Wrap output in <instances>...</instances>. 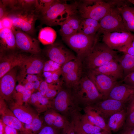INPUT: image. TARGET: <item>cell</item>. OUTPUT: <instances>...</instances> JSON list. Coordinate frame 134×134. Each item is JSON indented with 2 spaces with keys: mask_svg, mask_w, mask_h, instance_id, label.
I'll use <instances>...</instances> for the list:
<instances>
[{
  "mask_svg": "<svg viewBox=\"0 0 134 134\" xmlns=\"http://www.w3.org/2000/svg\"><path fill=\"white\" fill-rule=\"evenodd\" d=\"M93 70L107 76L115 81L124 77L123 69L116 59Z\"/></svg>",
  "mask_w": 134,
  "mask_h": 134,
  "instance_id": "obj_21",
  "label": "cell"
},
{
  "mask_svg": "<svg viewBox=\"0 0 134 134\" xmlns=\"http://www.w3.org/2000/svg\"><path fill=\"white\" fill-rule=\"evenodd\" d=\"M62 81L51 84L44 96L50 100H52L62 89Z\"/></svg>",
  "mask_w": 134,
  "mask_h": 134,
  "instance_id": "obj_36",
  "label": "cell"
},
{
  "mask_svg": "<svg viewBox=\"0 0 134 134\" xmlns=\"http://www.w3.org/2000/svg\"><path fill=\"white\" fill-rule=\"evenodd\" d=\"M28 103L38 113L45 112L52 109V100L42 95L38 91L32 94Z\"/></svg>",
  "mask_w": 134,
  "mask_h": 134,
  "instance_id": "obj_25",
  "label": "cell"
},
{
  "mask_svg": "<svg viewBox=\"0 0 134 134\" xmlns=\"http://www.w3.org/2000/svg\"><path fill=\"white\" fill-rule=\"evenodd\" d=\"M100 27L99 21L91 18H81L77 33L88 35H95Z\"/></svg>",
  "mask_w": 134,
  "mask_h": 134,
  "instance_id": "obj_27",
  "label": "cell"
},
{
  "mask_svg": "<svg viewBox=\"0 0 134 134\" xmlns=\"http://www.w3.org/2000/svg\"><path fill=\"white\" fill-rule=\"evenodd\" d=\"M62 134H75L74 126L73 120L63 129Z\"/></svg>",
  "mask_w": 134,
  "mask_h": 134,
  "instance_id": "obj_42",
  "label": "cell"
},
{
  "mask_svg": "<svg viewBox=\"0 0 134 134\" xmlns=\"http://www.w3.org/2000/svg\"><path fill=\"white\" fill-rule=\"evenodd\" d=\"M127 116V111L125 109L112 115L107 124L108 128L111 131H118L124 125Z\"/></svg>",
  "mask_w": 134,
  "mask_h": 134,
  "instance_id": "obj_28",
  "label": "cell"
},
{
  "mask_svg": "<svg viewBox=\"0 0 134 134\" xmlns=\"http://www.w3.org/2000/svg\"><path fill=\"white\" fill-rule=\"evenodd\" d=\"M127 1L129 3L134 5V0H129Z\"/></svg>",
  "mask_w": 134,
  "mask_h": 134,
  "instance_id": "obj_55",
  "label": "cell"
},
{
  "mask_svg": "<svg viewBox=\"0 0 134 134\" xmlns=\"http://www.w3.org/2000/svg\"><path fill=\"white\" fill-rule=\"evenodd\" d=\"M3 28H7L12 30L14 27L11 21L9 18L5 17L0 20Z\"/></svg>",
  "mask_w": 134,
  "mask_h": 134,
  "instance_id": "obj_48",
  "label": "cell"
},
{
  "mask_svg": "<svg viewBox=\"0 0 134 134\" xmlns=\"http://www.w3.org/2000/svg\"><path fill=\"white\" fill-rule=\"evenodd\" d=\"M96 35H88L77 33L71 35L62 37V39L76 53L77 58L82 61L98 41Z\"/></svg>",
  "mask_w": 134,
  "mask_h": 134,
  "instance_id": "obj_6",
  "label": "cell"
},
{
  "mask_svg": "<svg viewBox=\"0 0 134 134\" xmlns=\"http://www.w3.org/2000/svg\"><path fill=\"white\" fill-rule=\"evenodd\" d=\"M81 17L77 13L70 15L60 26L59 33L62 37L73 35L77 32Z\"/></svg>",
  "mask_w": 134,
  "mask_h": 134,
  "instance_id": "obj_24",
  "label": "cell"
},
{
  "mask_svg": "<svg viewBox=\"0 0 134 134\" xmlns=\"http://www.w3.org/2000/svg\"><path fill=\"white\" fill-rule=\"evenodd\" d=\"M74 114L81 129L86 134H94L103 130L90 121L85 114H81L78 111Z\"/></svg>",
  "mask_w": 134,
  "mask_h": 134,
  "instance_id": "obj_29",
  "label": "cell"
},
{
  "mask_svg": "<svg viewBox=\"0 0 134 134\" xmlns=\"http://www.w3.org/2000/svg\"><path fill=\"white\" fill-rule=\"evenodd\" d=\"M56 31L50 27L41 28L38 35V40L43 44L49 45L54 42L57 37Z\"/></svg>",
  "mask_w": 134,
  "mask_h": 134,
  "instance_id": "obj_32",
  "label": "cell"
},
{
  "mask_svg": "<svg viewBox=\"0 0 134 134\" xmlns=\"http://www.w3.org/2000/svg\"><path fill=\"white\" fill-rule=\"evenodd\" d=\"M127 115L125 126L134 127V110Z\"/></svg>",
  "mask_w": 134,
  "mask_h": 134,
  "instance_id": "obj_47",
  "label": "cell"
},
{
  "mask_svg": "<svg viewBox=\"0 0 134 134\" xmlns=\"http://www.w3.org/2000/svg\"><path fill=\"white\" fill-rule=\"evenodd\" d=\"M102 34L103 42L111 49L118 51L131 44L134 39V34L130 32L106 33Z\"/></svg>",
  "mask_w": 134,
  "mask_h": 134,
  "instance_id": "obj_11",
  "label": "cell"
},
{
  "mask_svg": "<svg viewBox=\"0 0 134 134\" xmlns=\"http://www.w3.org/2000/svg\"><path fill=\"white\" fill-rule=\"evenodd\" d=\"M83 67L68 73L63 77L67 87L72 89L78 82L82 76Z\"/></svg>",
  "mask_w": 134,
  "mask_h": 134,
  "instance_id": "obj_33",
  "label": "cell"
},
{
  "mask_svg": "<svg viewBox=\"0 0 134 134\" xmlns=\"http://www.w3.org/2000/svg\"><path fill=\"white\" fill-rule=\"evenodd\" d=\"M86 75L94 83L99 91L107 99L111 90L118 82L107 76L93 70H86Z\"/></svg>",
  "mask_w": 134,
  "mask_h": 134,
  "instance_id": "obj_12",
  "label": "cell"
},
{
  "mask_svg": "<svg viewBox=\"0 0 134 134\" xmlns=\"http://www.w3.org/2000/svg\"><path fill=\"white\" fill-rule=\"evenodd\" d=\"M72 120H73L74 122L75 134H87L81 129L78 120L75 115L72 116Z\"/></svg>",
  "mask_w": 134,
  "mask_h": 134,
  "instance_id": "obj_45",
  "label": "cell"
},
{
  "mask_svg": "<svg viewBox=\"0 0 134 134\" xmlns=\"http://www.w3.org/2000/svg\"><path fill=\"white\" fill-rule=\"evenodd\" d=\"M116 1L108 13L99 21L100 27L96 35V38L98 39L99 36L104 33L128 32L116 5Z\"/></svg>",
  "mask_w": 134,
  "mask_h": 134,
  "instance_id": "obj_8",
  "label": "cell"
},
{
  "mask_svg": "<svg viewBox=\"0 0 134 134\" xmlns=\"http://www.w3.org/2000/svg\"><path fill=\"white\" fill-rule=\"evenodd\" d=\"M116 4L127 30L134 33V7L122 0H116Z\"/></svg>",
  "mask_w": 134,
  "mask_h": 134,
  "instance_id": "obj_20",
  "label": "cell"
},
{
  "mask_svg": "<svg viewBox=\"0 0 134 134\" xmlns=\"http://www.w3.org/2000/svg\"><path fill=\"white\" fill-rule=\"evenodd\" d=\"M61 67L60 66L50 60L45 62L43 71L53 72L61 69Z\"/></svg>",
  "mask_w": 134,
  "mask_h": 134,
  "instance_id": "obj_39",
  "label": "cell"
},
{
  "mask_svg": "<svg viewBox=\"0 0 134 134\" xmlns=\"http://www.w3.org/2000/svg\"><path fill=\"white\" fill-rule=\"evenodd\" d=\"M77 13L81 18L99 21L109 12L115 0L105 2L100 0L76 1Z\"/></svg>",
  "mask_w": 134,
  "mask_h": 134,
  "instance_id": "obj_5",
  "label": "cell"
},
{
  "mask_svg": "<svg viewBox=\"0 0 134 134\" xmlns=\"http://www.w3.org/2000/svg\"><path fill=\"white\" fill-rule=\"evenodd\" d=\"M77 13L76 1L68 4L58 0L39 19L42 24L50 26H60L70 15Z\"/></svg>",
  "mask_w": 134,
  "mask_h": 134,
  "instance_id": "obj_3",
  "label": "cell"
},
{
  "mask_svg": "<svg viewBox=\"0 0 134 134\" xmlns=\"http://www.w3.org/2000/svg\"><path fill=\"white\" fill-rule=\"evenodd\" d=\"M0 53L17 50L15 38L12 30L4 28L0 31Z\"/></svg>",
  "mask_w": 134,
  "mask_h": 134,
  "instance_id": "obj_23",
  "label": "cell"
},
{
  "mask_svg": "<svg viewBox=\"0 0 134 134\" xmlns=\"http://www.w3.org/2000/svg\"><path fill=\"white\" fill-rule=\"evenodd\" d=\"M0 120L5 125L20 131L23 134V124L15 116L7 105L5 101L0 98Z\"/></svg>",
  "mask_w": 134,
  "mask_h": 134,
  "instance_id": "obj_17",
  "label": "cell"
},
{
  "mask_svg": "<svg viewBox=\"0 0 134 134\" xmlns=\"http://www.w3.org/2000/svg\"><path fill=\"white\" fill-rule=\"evenodd\" d=\"M134 110V97L129 102L127 111V115Z\"/></svg>",
  "mask_w": 134,
  "mask_h": 134,
  "instance_id": "obj_52",
  "label": "cell"
},
{
  "mask_svg": "<svg viewBox=\"0 0 134 134\" xmlns=\"http://www.w3.org/2000/svg\"><path fill=\"white\" fill-rule=\"evenodd\" d=\"M39 16L36 8L14 7L6 17L11 21L14 27L32 36L35 33V24Z\"/></svg>",
  "mask_w": 134,
  "mask_h": 134,
  "instance_id": "obj_1",
  "label": "cell"
},
{
  "mask_svg": "<svg viewBox=\"0 0 134 134\" xmlns=\"http://www.w3.org/2000/svg\"><path fill=\"white\" fill-rule=\"evenodd\" d=\"M120 134H134V127L124 126Z\"/></svg>",
  "mask_w": 134,
  "mask_h": 134,
  "instance_id": "obj_50",
  "label": "cell"
},
{
  "mask_svg": "<svg viewBox=\"0 0 134 134\" xmlns=\"http://www.w3.org/2000/svg\"><path fill=\"white\" fill-rule=\"evenodd\" d=\"M123 81L124 83L134 87V72L124 77Z\"/></svg>",
  "mask_w": 134,
  "mask_h": 134,
  "instance_id": "obj_46",
  "label": "cell"
},
{
  "mask_svg": "<svg viewBox=\"0 0 134 134\" xmlns=\"http://www.w3.org/2000/svg\"><path fill=\"white\" fill-rule=\"evenodd\" d=\"M39 79V78L38 76L35 74L20 73L17 76V81L19 84L22 85L27 83L34 82Z\"/></svg>",
  "mask_w": 134,
  "mask_h": 134,
  "instance_id": "obj_38",
  "label": "cell"
},
{
  "mask_svg": "<svg viewBox=\"0 0 134 134\" xmlns=\"http://www.w3.org/2000/svg\"><path fill=\"white\" fill-rule=\"evenodd\" d=\"M8 14V12L5 7L1 1H0V20L6 17Z\"/></svg>",
  "mask_w": 134,
  "mask_h": 134,
  "instance_id": "obj_49",
  "label": "cell"
},
{
  "mask_svg": "<svg viewBox=\"0 0 134 134\" xmlns=\"http://www.w3.org/2000/svg\"><path fill=\"white\" fill-rule=\"evenodd\" d=\"M8 103L9 107L23 123H30L39 116L38 113L31 108L28 103L19 105L16 103L13 100Z\"/></svg>",
  "mask_w": 134,
  "mask_h": 134,
  "instance_id": "obj_16",
  "label": "cell"
},
{
  "mask_svg": "<svg viewBox=\"0 0 134 134\" xmlns=\"http://www.w3.org/2000/svg\"><path fill=\"white\" fill-rule=\"evenodd\" d=\"M58 0H38L37 9L39 16L44 14Z\"/></svg>",
  "mask_w": 134,
  "mask_h": 134,
  "instance_id": "obj_37",
  "label": "cell"
},
{
  "mask_svg": "<svg viewBox=\"0 0 134 134\" xmlns=\"http://www.w3.org/2000/svg\"><path fill=\"white\" fill-rule=\"evenodd\" d=\"M43 119L38 116L29 124L23 123L24 131L23 134H37L43 126Z\"/></svg>",
  "mask_w": 134,
  "mask_h": 134,
  "instance_id": "obj_34",
  "label": "cell"
},
{
  "mask_svg": "<svg viewBox=\"0 0 134 134\" xmlns=\"http://www.w3.org/2000/svg\"><path fill=\"white\" fill-rule=\"evenodd\" d=\"M45 62L36 55H25L19 66L20 73L31 74H39L43 71Z\"/></svg>",
  "mask_w": 134,
  "mask_h": 134,
  "instance_id": "obj_15",
  "label": "cell"
},
{
  "mask_svg": "<svg viewBox=\"0 0 134 134\" xmlns=\"http://www.w3.org/2000/svg\"><path fill=\"white\" fill-rule=\"evenodd\" d=\"M131 44L134 47V39Z\"/></svg>",
  "mask_w": 134,
  "mask_h": 134,
  "instance_id": "obj_56",
  "label": "cell"
},
{
  "mask_svg": "<svg viewBox=\"0 0 134 134\" xmlns=\"http://www.w3.org/2000/svg\"><path fill=\"white\" fill-rule=\"evenodd\" d=\"M123 53L118 55L116 59L123 69L124 77L134 72V56Z\"/></svg>",
  "mask_w": 134,
  "mask_h": 134,
  "instance_id": "obj_31",
  "label": "cell"
},
{
  "mask_svg": "<svg viewBox=\"0 0 134 134\" xmlns=\"http://www.w3.org/2000/svg\"><path fill=\"white\" fill-rule=\"evenodd\" d=\"M134 97V87L118 82L111 90L107 99H113L126 103L129 102Z\"/></svg>",
  "mask_w": 134,
  "mask_h": 134,
  "instance_id": "obj_18",
  "label": "cell"
},
{
  "mask_svg": "<svg viewBox=\"0 0 134 134\" xmlns=\"http://www.w3.org/2000/svg\"><path fill=\"white\" fill-rule=\"evenodd\" d=\"M131 44L124 46L118 51L134 56V47Z\"/></svg>",
  "mask_w": 134,
  "mask_h": 134,
  "instance_id": "obj_43",
  "label": "cell"
},
{
  "mask_svg": "<svg viewBox=\"0 0 134 134\" xmlns=\"http://www.w3.org/2000/svg\"><path fill=\"white\" fill-rule=\"evenodd\" d=\"M81 67H83L82 61L77 57L75 59L67 62L61 67V75L63 77Z\"/></svg>",
  "mask_w": 134,
  "mask_h": 134,
  "instance_id": "obj_35",
  "label": "cell"
},
{
  "mask_svg": "<svg viewBox=\"0 0 134 134\" xmlns=\"http://www.w3.org/2000/svg\"><path fill=\"white\" fill-rule=\"evenodd\" d=\"M85 114L93 124L102 130L111 131L108 128L105 118L99 110L92 105L86 106L84 109Z\"/></svg>",
  "mask_w": 134,
  "mask_h": 134,
  "instance_id": "obj_26",
  "label": "cell"
},
{
  "mask_svg": "<svg viewBox=\"0 0 134 134\" xmlns=\"http://www.w3.org/2000/svg\"><path fill=\"white\" fill-rule=\"evenodd\" d=\"M17 67L0 78V98L8 102L13 100L12 95L16 86Z\"/></svg>",
  "mask_w": 134,
  "mask_h": 134,
  "instance_id": "obj_13",
  "label": "cell"
},
{
  "mask_svg": "<svg viewBox=\"0 0 134 134\" xmlns=\"http://www.w3.org/2000/svg\"><path fill=\"white\" fill-rule=\"evenodd\" d=\"M50 84L47 83L45 80H42L39 87L38 91L42 95L44 96Z\"/></svg>",
  "mask_w": 134,
  "mask_h": 134,
  "instance_id": "obj_44",
  "label": "cell"
},
{
  "mask_svg": "<svg viewBox=\"0 0 134 134\" xmlns=\"http://www.w3.org/2000/svg\"><path fill=\"white\" fill-rule=\"evenodd\" d=\"M4 124L0 120V134H4Z\"/></svg>",
  "mask_w": 134,
  "mask_h": 134,
  "instance_id": "obj_53",
  "label": "cell"
},
{
  "mask_svg": "<svg viewBox=\"0 0 134 134\" xmlns=\"http://www.w3.org/2000/svg\"><path fill=\"white\" fill-rule=\"evenodd\" d=\"M94 134H112L111 132L102 130V131Z\"/></svg>",
  "mask_w": 134,
  "mask_h": 134,
  "instance_id": "obj_54",
  "label": "cell"
},
{
  "mask_svg": "<svg viewBox=\"0 0 134 134\" xmlns=\"http://www.w3.org/2000/svg\"><path fill=\"white\" fill-rule=\"evenodd\" d=\"M24 56L17 50L0 53V78L14 68L19 67Z\"/></svg>",
  "mask_w": 134,
  "mask_h": 134,
  "instance_id": "obj_14",
  "label": "cell"
},
{
  "mask_svg": "<svg viewBox=\"0 0 134 134\" xmlns=\"http://www.w3.org/2000/svg\"><path fill=\"white\" fill-rule=\"evenodd\" d=\"M44 52L50 60L61 67L67 62L77 58L70 51L59 42H54L48 45Z\"/></svg>",
  "mask_w": 134,
  "mask_h": 134,
  "instance_id": "obj_10",
  "label": "cell"
},
{
  "mask_svg": "<svg viewBox=\"0 0 134 134\" xmlns=\"http://www.w3.org/2000/svg\"><path fill=\"white\" fill-rule=\"evenodd\" d=\"M118 55L116 51L98 41L82 60L83 68L86 70L94 69L116 59Z\"/></svg>",
  "mask_w": 134,
  "mask_h": 134,
  "instance_id": "obj_2",
  "label": "cell"
},
{
  "mask_svg": "<svg viewBox=\"0 0 134 134\" xmlns=\"http://www.w3.org/2000/svg\"><path fill=\"white\" fill-rule=\"evenodd\" d=\"M4 134H19L18 131L15 129L8 127L4 124Z\"/></svg>",
  "mask_w": 134,
  "mask_h": 134,
  "instance_id": "obj_51",
  "label": "cell"
},
{
  "mask_svg": "<svg viewBox=\"0 0 134 134\" xmlns=\"http://www.w3.org/2000/svg\"><path fill=\"white\" fill-rule=\"evenodd\" d=\"M61 75V68L52 72L49 76L45 78V81L50 84L54 83L59 82L60 80L59 77Z\"/></svg>",
  "mask_w": 134,
  "mask_h": 134,
  "instance_id": "obj_40",
  "label": "cell"
},
{
  "mask_svg": "<svg viewBox=\"0 0 134 134\" xmlns=\"http://www.w3.org/2000/svg\"><path fill=\"white\" fill-rule=\"evenodd\" d=\"M33 93L26 89L24 86L19 84L16 85L13 92L12 98L16 104L22 105L28 103Z\"/></svg>",
  "mask_w": 134,
  "mask_h": 134,
  "instance_id": "obj_30",
  "label": "cell"
},
{
  "mask_svg": "<svg viewBox=\"0 0 134 134\" xmlns=\"http://www.w3.org/2000/svg\"><path fill=\"white\" fill-rule=\"evenodd\" d=\"M79 104L72 93L63 89L52 100V109L66 117L78 111Z\"/></svg>",
  "mask_w": 134,
  "mask_h": 134,
  "instance_id": "obj_7",
  "label": "cell"
},
{
  "mask_svg": "<svg viewBox=\"0 0 134 134\" xmlns=\"http://www.w3.org/2000/svg\"><path fill=\"white\" fill-rule=\"evenodd\" d=\"M43 119L46 125L58 129H63L69 122L66 117L52 109L44 112Z\"/></svg>",
  "mask_w": 134,
  "mask_h": 134,
  "instance_id": "obj_22",
  "label": "cell"
},
{
  "mask_svg": "<svg viewBox=\"0 0 134 134\" xmlns=\"http://www.w3.org/2000/svg\"><path fill=\"white\" fill-rule=\"evenodd\" d=\"M72 89V93L78 104L86 106L93 105L104 100V96L86 74L82 75Z\"/></svg>",
  "mask_w": 134,
  "mask_h": 134,
  "instance_id": "obj_4",
  "label": "cell"
},
{
  "mask_svg": "<svg viewBox=\"0 0 134 134\" xmlns=\"http://www.w3.org/2000/svg\"><path fill=\"white\" fill-rule=\"evenodd\" d=\"M12 30L15 36L17 49L34 55H37L41 53L38 40L15 27Z\"/></svg>",
  "mask_w": 134,
  "mask_h": 134,
  "instance_id": "obj_9",
  "label": "cell"
},
{
  "mask_svg": "<svg viewBox=\"0 0 134 134\" xmlns=\"http://www.w3.org/2000/svg\"><path fill=\"white\" fill-rule=\"evenodd\" d=\"M125 103L116 100L107 99L100 101L92 105L99 111L105 118L124 109Z\"/></svg>",
  "mask_w": 134,
  "mask_h": 134,
  "instance_id": "obj_19",
  "label": "cell"
},
{
  "mask_svg": "<svg viewBox=\"0 0 134 134\" xmlns=\"http://www.w3.org/2000/svg\"><path fill=\"white\" fill-rule=\"evenodd\" d=\"M58 130L46 125H43L37 134H59Z\"/></svg>",
  "mask_w": 134,
  "mask_h": 134,
  "instance_id": "obj_41",
  "label": "cell"
}]
</instances>
